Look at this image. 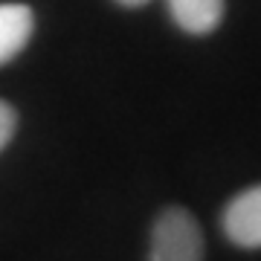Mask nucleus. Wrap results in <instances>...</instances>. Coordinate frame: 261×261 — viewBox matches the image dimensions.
Masks as SVG:
<instances>
[{
	"instance_id": "nucleus-1",
	"label": "nucleus",
	"mask_w": 261,
	"mask_h": 261,
	"mask_svg": "<svg viewBox=\"0 0 261 261\" xmlns=\"http://www.w3.org/2000/svg\"><path fill=\"white\" fill-rule=\"evenodd\" d=\"M203 229L183 206L163 209L154 221L148 261H203Z\"/></svg>"
},
{
	"instance_id": "nucleus-2",
	"label": "nucleus",
	"mask_w": 261,
	"mask_h": 261,
	"mask_svg": "<svg viewBox=\"0 0 261 261\" xmlns=\"http://www.w3.org/2000/svg\"><path fill=\"white\" fill-rule=\"evenodd\" d=\"M224 235L241 250H261V183L244 189L221 215Z\"/></svg>"
},
{
	"instance_id": "nucleus-3",
	"label": "nucleus",
	"mask_w": 261,
	"mask_h": 261,
	"mask_svg": "<svg viewBox=\"0 0 261 261\" xmlns=\"http://www.w3.org/2000/svg\"><path fill=\"white\" fill-rule=\"evenodd\" d=\"M35 15L23 3H0V67L18 58L32 38Z\"/></svg>"
},
{
	"instance_id": "nucleus-4",
	"label": "nucleus",
	"mask_w": 261,
	"mask_h": 261,
	"mask_svg": "<svg viewBox=\"0 0 261 261\" xmlns=\"http://www.w3.org/2000/svg\"><path fill=\"white\" fill-rule=\"evenodd\" d=\"M168 12L183 32L209 35L224 20V0H166Z\"/></svg>"
},
{
	"instance_id": "nucleus-5",
	"label": "nucleus",
	"mask_w": 261,
	"mask_h": 261,
	"mask_svg": "<svg viewBox=\"0 0 261 261\" xmlns=\"http://www.w3.org/2000/svg\"><path fill=\"white\" fill-rule=\"evenodd\" d=\"M15 130H18V111H15L9 102L0 99V151L12 142Z\"/></svg>"
},
{
	"instance_id": "nucleus-6",
	"label": "nucleus",
	"mask_w": 261,
	"mask_h": 261,
	"mask_svg": "<svg viewBox=\"0 0 261 261\" xmlns=\"http://www.w3.org/2000/svg\"><path fill=\"white\" fill-rule=\"evenodd\" d=\"M119 6H125V9H140V6H145V3H151V0H116Z\"/></svg>"
}]
</instances>
